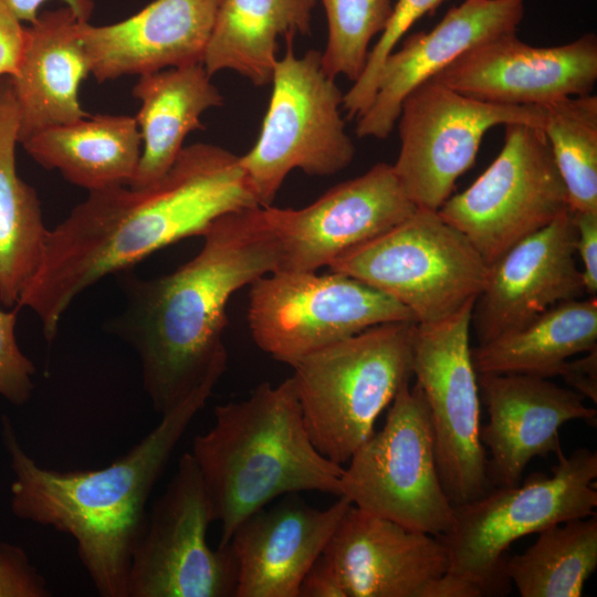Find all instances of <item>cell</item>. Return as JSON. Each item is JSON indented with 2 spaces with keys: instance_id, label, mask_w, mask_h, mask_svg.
Wrapping results in <instances>:
<instances>
[{
  "instance_id": "cell-1",
  "label": "cell",
  "mask_w": 597,
  "mask_h": 597,
  "mask_svg": "<svg viewBox=\"0 0 597 597\" xmlns=\"http://www.w3.org/2000/svg\"><path fill=\"white\" fill-rule=\"evenodd\" d=\"M252 207L260 206L238 155L212 144L185 146L158 182L90 191L50 229L41 266L18 306L36 314L51 343L63 314L88 287Z\"/></svg>"
},
{
  "instance_id": "cell-2",
  "label": "cell",
  "mask_w": 597,
  "mask_h": 597,
  "mask_svg": "<svg viewBox=\"0 0 597 597\" xmlns=\"http://www.w3.org/2000/svg\"><path fill=\"white\" fill-rule=\"evenodd\" d=\"M201 237V250L171 273L115 274L125 305L111 331L136 352L143 388L160 416L192 397L210 398L228 365L230 297L280 264L262 207L227 213Z\"/></svg>"
},
{
  "instance_id": "cell-3",
  "label": "cell",
  "mask_w": 597,
  "mask_h": 597,
  "mask_svg": "<svg viewBox=\"0 0 597 597\" xmlns=\"http://www.w3.org/2000/svg\"><path fill=\"white\" fill-rule=\"evenodd\" d=\"M208 397L197 396L160 416L125 454L92 470L40 465L20 444L11 420L1 436L14 474L12 513L70 535L94 588L102 597H127L132 554L142 536L150 494L170 457Z\"/></svg>"
},
{
  "instance_id": "cell-4",
  "label": "cell",
  "mask_w": 597,
  "mask_h": 597,
  "mask_svg": "<svg viewBox=\"0 0 597 597\" xmlns=\"http://www.w3.org/2000/svg\"><path fill=\"white\" fill-rule=\"evenodd\" d=\"M192 455L221 526L220 546L275 499L301 491L341 496L343 467L323 455L304 423L294 380L260 384L248 398L218 405Z\"/></svg>"
},
{
  "instance_id": "cell-5",
  "label": "cell",
  "mask_w": 597,
  "mask_h": 597,
  "mask_svg": "<svg viewBox=\"0 0 597 597\" xmlns=\"http://www.w3.org/2000/svg\"><path fill=\"white\" fill-rule=\"evenodd\" d=\"M411 322L369 327L293 365L298 402L316 449L342 465L412 376Z\"/></svg>"
},
{
  "instance_id": "cell-6",
  "label": "cell",
  "mask_w": 597,
  "mask_h": 597,
  "mask_svg": "<svg viewBox=\"0 0 597 597\" xmlns=\"http://www.w3.org/2000/svg\"><path fill=\"white\" fill-rule=\"evenodd\" d=\"M552 475L534 472L515 486H494L454 505L449 530L439 535L448 572L480 587L483 596L506 595L504 564L510 545L573 519L596 515L597 453L579 448L557 455Z\"/></svg>"
},
{
  "instance_id": "cell-7",
  "label": "cell",
  "mask_w": 597,
  "mask_h": 597,
  "mask_svg": "<svg viewBox=\"0 0 597 597\" xmlns=\"http://www.w3.org/2000/svg\"><path fill=\"white\" fill-rule=\"evenodd\" d=\"M272 93L253 147L239 161L260 207L272 202L286 176H333L350 165L355 146L342 117L343 97L322 67V52L296 56L293 39L277 59Z\"/></svg>"
},
{
  "instance_id": "cell-8",
  "label": "cell",
  "mask_w": 597,
  "mask_h": 597,
  "mask_svg": "<svg viewBox=\"0 0 597 597\" xmlns=\"http://www.w3.org/2000/svg\"><path fill=\"white\" fill-rule=\"evenodd\" d=\"M328 268L390 296L411 312L416 323L425 324L444 320L474 302L489 265L438 211L417 208Z\"/></svg>"
},
{
  "instance_id": "cell-9",
  "label": "cell",
  "mask_w": 597,
  "mask_h": 597,
  "mask_svg": "<svg viewBox=\"0 0 597 597\" xmlns=\"http://www.w3.org/2000/svg\"><path fill=\"white\" fill-rule=\"evenodd\" d=\"M347 463L341 496L354 506L434 536L451 526L454 505L440 480L430 413L417 383L400 388L383 428Z\"/></svg>"
},
{
  "instance_id": "cell-10",
  "label": "cell",
  "mask_w": 597,
  "mask_h": 597,
  "mask_svg": "<svg viewBox=\"0 0 597 597\" xmlns=\"http://www.w3.org/2000/svg\"><path fill=\"white\" fill-rule=\"evenodd\" d=\"M390 322L416 323L411 312L390 296L341 273L274 271L250 284L251 336L262 352L290 366Z\"/></svg>"
},
{
  "instance_id": "cell-11",
  "label": "cell",
  "mask_w": 597,
  "mask_h": 597,
  "mask_svg": "<svg viewBox=\"0 0 597 597\" xmlns=\"http://www.w3.org/2000/svg\"><path fill=\"white\" fill-rule=\"evenodd\" d=\"M504 128L496 158L438 210L488 265L568 209L566 188L543 129L528 124Z\"/></svg>"
},
{
  "instance_id": "cell-12",
  "label": "cell",
  "mask_w": 597,
  "mask_h": 597,
  "mask_svg": "<svg viewBox=\"0 0 597 597\" xmlns=\"http://www.w3.org/2000/svg\"><path fill=\"white\" fill-rule=\"evenodd\" d=\"M543 118L541 106L489 103L430 78L401 103L394 171L416 208L438 211L474 165L488 130L507 124L542 128Z\"/></svg>"
},
{
  "instance_id": "cell-13",
  "label": "cell",
  "mask_w": 597,
  "mask_h": 597,
  "mask_svg": "<svg viewBox=\"0 0 597 597\" xmlns=\"http://www.w3.org/2000/svg\"><path fill=\"white\" fill-rule=\"evenodd\" d=\"M473 304L439 322L415 323L411 337L412 376L429 409L440 480L453 505L491 489L470 347Z\"/></svg>"
},
{
  "instance_id": "cell-14",
  "label": "cell",
  "mask_w": 597,
  "mask_h": 597,
  "mask_svg": "<svg viewBox=\"0 0 597 597\" xmlns=\"http://www.w3.org/2000/svg\"><path fill=\"white\" fill-rule=\"evenodd\" d=\"M212 507L200 471L181 455L134 547L127 597H235L237 563L229 544L212 548Z\"/></svg>"
},
{
  "instance_id": "cell-15",
  "label": "cell",
  "mask_w": 597,
  "mask_h": 597,
  "mask_svg": "<svg viewBox=\"0 0 597 597\" xmlns=\"http://www.w3.org/2000/svg\"><path fill=\"white\" fill-rule=\"evenodd\" d=\"M281 251L276 271L316 272L391 229L417 208L392 165L377 163L300 209L262 207Z\"/></svg>"
},
{
  "instance_id": "cell-16",
  "label": "cell",
  "mask_w": 597,
  "mask_h": 597,
  "mask_svg": "<svg viewBox=\"0 0 597 597\" xmlns=\"http://www.w3.org/2000/svg\"><path fill=\"white\" fill-rule=\"evenodd\" d=\"M432 78L480 101L543 106L593 92L597 36L588 32L563 45L533 46L516 33L501 35L471 49Z\"/></svg>"
},
{
  "instance_id": "cell-17",
  "label": "cell",
  "mask_w": 597,
  "mask_h": 597,
  "mask_svg": "<svg viewBox=\"0 0 597 597\" xmlns=\"http://www.w3.org/2000/svg\"><path fill=\"white\" fill-rule=\"evenodd\" d=\"M576 227L567 209L488 268L471 325L479 344L515 331L548 308L586 294L576 264Z\"/></svg>"
},
{
  "instance_id": "cell-18",
  "label": "cell",
  "mask_w": 597,
  "mask_h": 597,
  "mask_svg": "<svg viewBox=\"0 0 597 597\" xmlns=\"http://www.w3.org/2000/svg\"><path fill=\"white\" fill-rule=\"evenodd\" d=\"M489 422L480 428L488 448L486 474L491 488L515 486L535 457L563 452L561 427L570 420L596 425L597 411L584 397L548 378L523 374H478Z\"/></svg>"
},
{
  "instance_id": "cell-19",
  "label": "cell",
  "mask_w": 597,
  "mask_h": 597,
  "mask_svg": "<svg viewBox=\"0 0 597 597\" xmlns=\"http://www.w3.org/2000/svg\"><path fill=\"white\" fill-rule=\"evenodd\" d=\"M525 0H463L430 31L407 36L385 60L369 107L357 117L359 138L385 139L394 129L404 98L471 49L516 33Z\"/></svg>"
},
{
  "instance_id": "cell-20",
  "label": "cell",
  "mask_w": 597,
  "mask_h": 597,
  "mask_svg": "<svg viewBox=\"0 0 597 597\" xmlns=\"http://www.w3.org/2000/svg\"><path fill=\"white\" fill-rule=\"evenodd\" d=\"M294 494L255 511L233 532L235 597H298L302 578L352 505L342 495L316 509Z\"/></svg>"
},
{
  "instance_id": "cell-21",
  "label": "cell",
  "mask_w": 597,
  "mask_h": 597,
  "mask_svg": "<svg viewBox=\"0 0 597 597\" xmlns=\"http://www.w3.org/2000/svg\"><path fill=\"white\" fill-rule=\"evenodd\" d=\"M323 554L346 597H420L449 567L438 536L407 528L353 504Z\"/></svg>"
},
{
  "instance_id": "cell-22",
  "label": "cell",
  "mask_w": 597,
  "mask_h": 597,
  "mask_svg": "<svg viewBox=\"0 0 597 597\" xmlns=\"http://www.w3.org/2000/svg\"><path fill=\"white\" fill-rule=\"evenodd\" d=\"M222 0H154L107 25L81 24L97 82L202 63Z\"/></svg>"
},
{
  "instance_id": "cell-23",
  "label": "cell",
  "mask_w": 597,
  "mask_h": 597,
  "mask_svg": "<svg viewBox=\"0 0 597 597\" xmlns=\"http://www.w3.org/2000/svg\"><path fill=\"white\" fill-rule=\"evenodd\" d=\"M81 21L69 8L40 12L27 27V43L12 81L18 107V142L48 127L88 116L78 88L91 73Z\"/></svg>"
},
{
  "instance_id": "cell-24",
  "label": "cell",
  "mask_w": 597,
  "mask_h": 597,
  "mask_svg": "<svg viewBox=\"0 0 597 597\" xmlns=\"http://www.w3.org/2000/svg\"><path fill=\"white\" fill-rule=\"evenodd\" d=\"M133 95L140 101L135 119L142 154L128 187L142 189L166 175L188 134L205 129L201 115L221 106L223 96L202 63L139 75Z\"/></svg>"
},
{
  "instance_id": "cell-25",
  "label": "cell",
  "mask_w": 597,
  "mask_h": 597,
  "mask_svg": "<svg viewBox=\"0 0 597 597\" xmlns=\"http://www.w3.org/2000/svg\"><path fill=\"white\" fill-rule=\"evenodd\" d=\"M29 156L88 192L128 186L142 154L135 117L88 115L42 129L22 143Z\"/></svg>"
},
{
  "instance_id": "cell-26",
  "label": "cell",
  "mask_w": 597,
  "mask_h": 597,
  "mask_svg": "<svg viewBox=\"0 0 597 597\" xmlns=\"http://www.w3.org/2000/svg\"><path fill=\"white\" fill-rule=\"evenodd\" d=\"M18 107L10 76L0 77V303L18 305L35 277L50 229L36 191L15 166Z\"/></svg>"
},
{
  "instance_id": "cell-27",
  "label": "cell",
  "mask_w": 597,
  "mask_h": 597,
  "mask_svg": "<svg viewBox=\"0 0 597 597\" xmlns=\"http://www.w3.org/2000/svg\"><path fill=\"white\" fill-rule=\"evenodd\" d=\"M317 0H222L202 61L210 76L230 70L255 86L271 83L277 39L311 31Z\"/></svg>"
},
{
  "instance_id": "cell-28",
  "label": "cell",
  "mask_w": 597,
  "mask_h": 597,
  "mask_svg": "<svg viewBox=\"0 0 597 597\" xmlns=\"http://www.w3.org/2000/svg\"><path fill=\"white\" fill-rule=\"evenodd\" d=\"M597 347V298L562 302L524 326L471 348L476 374L558 376L566 360Z\"/></svg>"
},
{
  "instance_id": "cell-29",
  "label": "cell",
  "mask_w": 597,
  "mask_h": 597,
  "mask_svg": "<svg viewBox=\"0 0 597 597\" xmlns=\"http://www.w3.org/2000/svg\"><path fill=\"white\" fill-rule=\"evenodd\" d=\"M522 554L506 556L504 572L522 597H579L597 567L596 515L537 533Z\"/></svg>"
},
{
  "instance_id": "cell-30",
  "label": "cell",
  "mask_w": 597,
  "mask_h": 597,
  "mask_svg": "<svg viewBox=\"0 0 597 597\" xmlns=\"http://www.w3.org/2000/svg\"><path fill=\"white\" fill-rule=\"evenodd\" d=\"M542 129L572 212L597 211V96H568L541 106Z\"/></svg>"
},
{
  "instance_id": "cell-31",
  "label": "cell",
  "mask_w": 597,
  "mask_h": 597,
  "mask_svg": "<svg viewBox=\"0 0 597 597\" xmlns=\"http://www.w3.org/2000/svg\"><path fill=\"white\" fill-rule=\"evenodd\" d=\"M327 19V42L322 52L324 72L353 83L363 73L371 40L385 29L391 0H320Z\"/></svg>"
},
{
  "instance_id": "cell-32",
  "label": "cell",
  "mask_w": 597,
  "mask_h": 597,
  "mask_svg": "<svg viewBox=\"0 0 597 597\" xmlns=\"http://www.w3.org/2000/svg\"><path fill=\"white\" fill-rule=\"evenodd\" d=\"M444 0H397L389 20L369 50L365 69L344 93L343 109L348 119L359 117L371 104L381 66L399 41L422 17L433 12Z\"/></svg>"
},
{
  "instance_id": "cell-33",
  "label": "cell",
  "mask_w": 597,
  "mask_h": 597,
  "mask_svg": "<svg viewBox=\"0 0 597 597\" xmlns=\"http://www.w3.org/2000/svg\"><path fill=\"white\" fill-rule=\"evenodd\" d=\"M20 307L0 308V395L15 406L27 404L33 392V363L21 352L15 339V322Z\"/></svg>"
},
{
  "instance_id": "cell-34",
  "label": "cell",
  "mask_w": 597,
  "mask_h": 597,
  "mask_svg": "<svg viewBox=\"0 0 597 597\" xmlns=\"http://www.w3.org/2000/svg\"><path fill=\"white\" fill-rule=\"evenodd\" d=\"M51 590L25 551L0 543V597H49Z\"/></svg>"
},
{
  "instance_id": "cell-35",
  "label": "cell",
  "mask_w": 597,
  "mask_h": 597,
  "mask_svg": "<svg viewBox=\"0 0 597 597\" xmlns=\"http://www.w3.org/2000/svg\"><path fill=\"white\" fill-rule=\"evenodd\" d=\"M576 227V254L579 255L586 294L597 293V211L573 212Z\"/></svg>"
},
{
  "instance_id": "cell-36",
  "label": "cell",
  "mask_w": 597,
  "mask_h": 597,
  "mask_svg": "<svg viewBox=\"0 0 597 597\" xmlns=\"http://www.w3.org/2000/svg\"><path fill=\"white\" fill-rule=\"evenodd\" d=\"M27 27L0 1V77L14 76L27 43Z\"/></svg>"
},
{
  "instance_id": "cell-37",
  "label": "cell",
  "mask_w": 597,
  "mask_h": 597,
  "mask_svg": "<svg viewBox=\"0 0 597 597\" xmlns=\"http://www.w3.org/2000/svg\"><path fill=\"white\" fill-rule=\"evenodd\" d=\"M298 597H346L335 568L324 554L317 557L302 578Z\"/></svg>"
},
{
  "instance_id": "cell-38",
  "label": "cell",
  "mask_w": 597,
  "mask_h": 597,
  "mask_svg": "<svg viewBox=\"0 0 597 597\" xmlns=\"http://www.w3.org/2000/svg\"><path fill=\"white\" fill-rule=\"evenodd\" d=\"M558 376L568 385V388L584 398L597 402V347L585 353L575 360H566Z\"/></svg>"
},
{
  "instance_id": "cell-39",
  "label": "cell",
  "mask_w": 597,
  "mask_h": 597,
  "mask_svg": "<svg viewBox=\"0 0 597 597\" xmlns=\"http://www.w3.org/2000/svg\"><path fill=\"white\" fill-rule=\"evenodd\" d=\"M7 9L22 23H34L40 14V7L48 0H0ZM75 15L88 22L94 9L93 0H61Z\"/></svg>"
},
{
  "instance_id": "cell-40",
  "label": "cell",
  "mask_w": 597,
  "mask_h": 597,
  "mask_svg": "<svg viewBox=\"0 0 597 597\" xmlns=\"http://www.w3.org/2000/svg\"><path fill=\"white\" fill-rule=\"evenodd\" d=\"M482 590L473 582L450 572L431 579L420 597H481Z\"/></svg>"
}]
</instances>
